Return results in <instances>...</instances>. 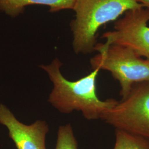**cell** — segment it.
<instances>
[{"mask_svg": "<svg viewBox=\"0 0 149 149\" xmlns=\"http://www.w3.org/2000/svg\"><path fill=\"white\" fill-rule=\"evenodd\" d=\"M63 65L59 59L55 58L49 65L39 66L48 74L53 84L48 102L63 113L77 111L88 120L102 119L118 101L113 98L102 101L97 96V78L100 70H93L80 79L71 81L61 74L60 69Z\"/></svg>", "mask_w": 149, "mask_h": 149, "instance_id": "cell-1", "label": "cell"}, {"mask_svg": "<svg viewBox=\"0 0 149 149\" xmlns=\"http://www.w3.org/2000/svg\"><path fill=\"white\" fill-rule=\"evenodd\" d=\"M144 7L136 0H76L70 23L76 54L93 53L101 27L115 22L126 12Z\"/></svg>", "mask_w": 149, "mask_h": 149, "instance_id": "cell-2", "label": "cell"}, {"mask_svg": "<svg viewBox=\"0 0 149 149\" xmlns=\"http://www.w3.org/2000/svg\"><path fill=\"white\" fill-rule=\"evenodd\" d=\"M98 53L90 59L92 70H106L120 86L122 99L128 96L134 85L149 82V60L143 59L130 49L122 46L97 43Z\"/></svg>", "mask_w": 149, "mask_h": 149, "instance_id": "cell-3", "label": "cell"}, {"mask_svg": "<svg viewBox=\"0 0 149 149\" xmlns=\"http://www.w3.org/2000/svg\"><path fill=\"white\" fill-rule=\"evenodd\" d=\"M102 120L116 129L149 140V82L134 85L128 96L118 102Z\"/></svg>", "mask_w": 149, "mask_h": 149, "instance_id": "cell-4", "label": "cell"}, {"mask_svg": "<svg viewBox=\"0 0 149 149\" xmlns=\"http://www.w3.org/2000/svg\"><path fill=\"white\" fill-rule=\"evenodd\" d=\"M149 11L142 7L126 12L114 22V29L103 34L105 43L132 50L149 60Z\"/></svg>", "mask_w": 149, "mask_h": 149, "instance_id": "cell-5", "label": "cell"}, {"mask_svg": "<svg viewBox=\"0 0 149 149\" xmlns=\"http://www.w3.org/2000/svg\"><path fill=\"white\" fill-rule=\"evenodd\" d=\"M0 124L8 129L17 149H47L45 139L49 127L45 121L38 120L31 125L25 124L19 121L7 107L1 103Z\"/></svg>", "mask_w": 149, "mask_h": 149, "instance_id": "cell-6", "label": "cell"}, {"mask_svg": "<svg viewBox=\"0 0 149 149\" xmlns=\"http://www.w3.org/2000/svg\"><path fill=\"white\" fill-rule=\"evenodd\" d=\"M76 0H0V12L11 18H16L22 14L27 6H48L51 13L73 10Z\"/></svg>", "mask_w": 149, "mask_h": 149, "instance_id": "cell-7", "label": "cell"}, {"mask_svg": "<svg viewBox=\"0 0 149 149\" xmlns=\"http://www.w3.org/2000/svg\"><path fill=\"white\" fill-rule=\"evenodd\" d=\"M113 149H149V140L120 129H116Z\"/></svg>", "mask_w": 149, "mask_h": 149, "instance_id": "cell-8", "label": "cell"}, {"mask_svg": "<svg viewBox=\"0 0 149 149\" xmlns=\"http://www.w3.org/2000/svg\"><path fill=\"white\" fill-rule=\"evenodd\" d=\"M55 149H78L77 141L71 124L59 127Z\"/></svg>", "mask_w": 149, "mask_h": 149, "instance_id": "cell-9", "label": "cell"}, {"mask_svg": "<svg viewBox=\"0 0 149 149\" xmlns=\"http://www.w3.org/2000/svg\"><path fill=\"white\" fill-rule=\"evenodd\" d=\"M139 3L143 6L144 8L149 11V0H136Z\"/></svg>", "mask_w": 149, "mask_h": 149, "instance_id": "cell-10", "label": "cell"}]
</instances>
